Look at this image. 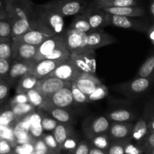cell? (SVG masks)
Returning a JSON list of instances; mask_svg holds the SVG:
<instances>
[{"label": "cell", "instance_id": "cell-14", "mask_svg": "<svg viewBox=\"0 0 154 154\" xmlns=\"http://www.w3.org/2000/svg\"><path fill=\"white\" fill-rule=\"evenodd\" d=\"M33 65H34V61H11L10 70L5 81L10 87L14 86V84L17 83L20 78L27 74L32 73Z\"/></svg>", "mask_w": 154, "mask_h": 154}, {"label": "cell", "instance_id": "cell-55", "mask_svg": "<svg viewBox=\"0 0 154 154\" xmlns=\"http://www.w3.org/2000/svg\"><path fill=\"white\" fill-rule=\"evenodd\" d=\"M150 14L152 18L154 17V0H151L150 4Z\"/></svg>", "mask_w": 154, "mask_h": 154}, {"label": "cell", "instance_id": "cell-12", "mask_svg": "<svg viewBox=\"0 0 154 154\" xmlns=\"http://www.w3.org/2000/svg\"><path fill=\"white\" fill-rule=\"evenodd\" d=\"M111 121L105 116H100L89 122H86L83 126V130L86 138L89 140L94 136L103 133H108Z\"/></svg>", "mask_w": 154, "mask_h": 154}, {"label": "cell", "instance_id": "cell-5", "mask_svg": "<svg viewBox=\"0 0 154 154\" xmlns=\"http://www.w3.org/2000/svg\"><path fill=\"white\" fill-rule=\"evenodd\" d=\"M7 17L23 19L29 21L34 3L31 0H5Z\"/></svg>", "mask_w": 154, "mask_h": 154}, {"label": "cell", "instance_id": "cell-30", "mask_svg": "<svg viewBox=\"0 0 154 154\" xmlns=\"http://www.w3.org/2000/svg\"><path fill=\"white\" fill-rule=\"evenodd\" d=\"M11 21V38L16 36L20 35L28 30L31 29L29 25L28 21L23 19H17L10 18Z\"/></svg>", "mask_w": 154, "mask_h": 154}, {"label": "cell", "instance_id": "cell-26", "mask_svg": "<svg viewBox=\"0 0 154 154\" xmlns=\"http://www.w3.org/2000/svg\"><path fill=\"white\" fill-rule=\"evenodd\" d=\"M69 29L85 32L87 34L92 32V29L90 27L88 20H87V14H86L85 11L79 14L75 15L73 20L72 21Z\"/></svg>", "mask_w": 154, "mask_h": 154}, {"label": "cell", "instance_id": "cell-49", "mask_svg": "<svg viewBox=\"0 0 154 154\" xmlns=\"http://www.w3.org/2000/svg\"><path fill=\"white\" fill-rule=\"evenodd\" d=\"M10 92V86L5 80L0 82V106L6 100Z\"/></svg>", "mask_w": 154, "mask_h": 154}, {"label": "cell", "instance_id": "cell-52", "mask_svg": "<svg viewBox=\"0 0 154 154\" xmlns=\"http://www.w3.org/2000/svg\"><path fill=\"white\" fill-rule=\"evenodd\" d=\"M146 34L147 35V37L150 39V42L153 45H154V24L152 23L149 25L148 28H147Z\"/></svg>", "mask_w": 154, "mask_h": 154}, {"label": "cell", "instance_id": "cell-28", "mask_svg": "<svg viewBox=\"0 0 154 154\" xmlns=\"http://www.w3.org/2000/svg\"><path fill=\"white\" fill-rule=\"evenodd\" d=\"M29 133L33 138L37 139L43 134L41 125V114L35 111L32 113L29 117Z\"/></svg>", "mask_w": 154, "mask_h": 154}, {"label": "cell", "instance_id": "cell-61", "mask_svg": "<svg viewBox=\"0 0 154 154\" xmlns=\"http://www.w3.org/2000/svg\"><path fill=\"white\" fill-rule=\"evenodd\" d=\"M2 81V79H1V78H0V82H1Z\"/></svg>", "mask_w": 154, "mask_h": 154}, {"label": "cell", "instance_id": "cell-9", "mask_svg": "<svg viewBox=\"0 0 154 154\" xmlns=\"http://www.w3.org/2000/svg\"><path fill=\"white\" fill-rule=\"evenodd\" d=\"M153 114H154L153 101L151 99L146 103L143 114L138 119L137 123L134 124L133 126L132 132V138L138 141V143L142 141L143 138L148 133L147 125H148L149 119Z\"/></svg>", "mask_w": 154, "mask_h": 154}, {"label": "cell", "instance_id": "cell-62", "mask_svg": "<svg viewBox=\"0 0 154 154\" xmlns=\"http://www.w3.org/2000/svg\"><path fill=\"white\" fill-rule=\"evenodd\" d=\"M8 154H14V153H8Z\"/></svg>", "mask_w": 154, "mask_h": 154}, {"label": "cell", "instance_id": "cell-11", "mask_svg": "<svg viewBox=\"0 0 154 154\" xmlns=\"http://www.w3.org/2000/svg\"><path fill=\"white\" fill-rule=\"evenodd\" d=\"M70 59L78 70L82 73L95 75L96 69V62L95 51L84 54H71Z\"/></svg>", "mask_w": 154, "mask_h": 154}, {"label": "cell", "instance_id": "cell-63", "mask_svg": "<svg viewBox=\"0 0 154 154\" xmlns=\"http://www.w3.org/2000/svg\"><path fill=\"white\" fill-rule=\"evenodd\" d=\"M57 154H60V153H57Z\"/></svg>", "mask_w": 154, "mask_h": 154}, {"label": "cell", "instance_id": "cell-16", "mask_svg": "<svg viewBox=\"0 0 154 154\" xmlns=\"http://www.w3.org/2000/svg\"><path fill=\"white\" fill-rule=\"evenodd\" d=\"M63 43L61 34H57L50 36L46 40L37 46L35 55L34 57V62L40 61L46 59L59 45Z\"/></svg>", "mask_w": 154, "mask_h": 154}, {"label": "cell", "instance_id": "cell-34", "mask_svg": "<svg viewBox=\"0 0 154 154\" xmlns=\"http://www.w3.org/2000/svg\"><path fill=\"white\" fill-rule=\"evenodd\" d=\"M11 108L13 110L14 113L17 121H18L22 117L34 112L35 109V108L33 105H32L31 104L29 103V102L28 103L14 105L11 106Z\"/></svg>", "mask_w": 154, "mask_h": 154}, {"label": "cell", "instance_id": "cell-57", "mask_svg": "<svg viewBox=\"0 0 154 154\" xmlns=\"http://www.w3.org/2000/svg\"><path fill=\"white\" fill-rule=\"evenodd\" d=\"M5 18H7V14H6L5 11H0V20L5 19Z\"/></svg>", "mask_w": 154, "mask_h": 154}, {"label": "cell", "instance_id": "cell-37", "mask_svg": "<svg viewBox=\"0 0 154 154\" xmlns=\"http://www.w3.org/2000/svg\"><path fill=\"white\" fill-rule=\"evenodd\" d=\"M26 93V96L28 97L29 103L33 105L35 108H40V107L42 106L44 101H45V98L35 88L29 90Z\"/></svg>", "mask_w": 154, "mask_h": 154}, {"label": "cell", "instance_id": "cell-47", "mask_svg": "<svg viewBox=\"0 0 154 154\" xmlns=\"http://www.w3.org/2000/svg\"><path fill=\"white\" fill-rule=\"evenodd\" d=\"M11 60L0 58V78L6 81L9 70H10Z\"/></svg>", "mask_w": 154, "mask_h": 154}, {"label": "cell", "instance_id": "cell-1", "mask_svg": "<svg viewBox=\"0 0 154 154\" xmlns=\"http://www.w3.org/2000/svg\"><path fill=\"white\" fill-rule=\"evenodd\" d=\"M29 25L32 30L52 36L63 32L64 20L59 14L44 4H34L32 14L29 21Z\"/></svg>", "mask_w": 154, "mask_h": 154}, {"label": "cell", "instance_id": "cell-44", "mask_svg": "<svg viewBox=\"0 0 154 154\" xmlns=\"http://www.w3.org/2000/svg\"><path fill=\"white\" fill-rule=\"evenodd\" d=\"M33 145H34V151L38 154H55L48 148L41 137L35 139Z\"/></svg>", "mask_w": 154, "mask_h": 154}, {"label": "cell", "instance_id": "cell-24", "mask_svg": "<svg viewBox=\"0 0 154 154\" xmlns=\"http://www.w3.org/2000/svg\"><path fill=\"white\" fill-rule=\"evenodd\" d=\"M38 81V78L33 74L29 73L24 75L17 83L16 93H26L29 90L35 88Z\"/></svg>", "mask_w": 154, "mask_h": 154}, {"label": "cell", "instance_id": "cell-54", "mask_svg": "<svg viewBox=\"0 0 154 154\" xmlns=\"http://www.w3.org/2000/svg\"><path fill=\"white\" fill-rule=\"evenodd\" d=\"M147 128H148V132H154V114H152L149 119Z\"/></svg>", "mask_w": 154, "mask_h": 154}, {"label": "cell", "instance_id": "cell-38", "mask_svg": "<svg viewBox=\"0 0 154 154\" xmlns=\"http://www.w3.org/2000/svg\"><path fill=\"white\" fill-rule=\"evenodd\" d=\"M108 95V89L102 83L100 85H99L96 89H95V90L93 93H90V94L88 95L87 96H88V99L89 101H90V102H93L104 99V98L106 97Z\"/></svg>", "mask_w": 154, "mask_h": 154}, {"label": "cell", "instance_id": "cell-13", "mask_svg": "<svg viewBox=\"0 0 154 154\" xmlns=\"http://www.w3.org/2000/svg\"><path fill=\"white\" fill-rule=\"evenodd\" d=\"M117 42L111 35L105 32L103 29L93 30L87 34V46L92 51L112 45Z\"/></svg>", "mask_w": 154, "mask_h": 154}, {"label": "cell", "instance_id": "cell-6", "mask_svg": "<svg viewBox=\"0 0 154 154\" xmlns=\"http://www.w3.org/2000/svg\"><path fill=\"white\" fill-rule=\"evenodd\" d=\"M70 87H63L49 97L45 98L43 104L39 109L47 111L53 108H61L66 109L70 107L74 102Z\"/></svg>", "mask_w": 154, "mask_h": 154}, {"label": "cell", "instance_id": "cell-46", "mask_svg": "<svg viewBox=\"0 0 154 154\" xmlns=\"http://www.w3.org/2000/svg\"><path fill=\"white\" fill-rule=\"evenodd\" d=\"M33 151H34V145L32 143L17 144L13 149V153L14 154H29Z\"/></svg>", "mask_w": 154, "mask_h": 154}, {"label": "cell", "instance_id": "cell-33", "mask_svg": "<svg viewBox=\"0 0 154 154\" xmlns=\"http://www.w3.org/2000/svg\"><path fill=\"white\" fill-rule=\"evenodd\" d=\"M132 138L123 140H114L111 141L109 147L107 150L108 154H125L128 144L131 143Z\"/></svg>", "mask_w": 154, "mask_h": 154}, {"label": "cell", "instance_id": "cell-19", "mask_svg": "<svg viewBox=\"0 0 154 154\" xmlns=\"http://www.w3.org/2000/svg\"><path fill=\"white\" fill-rule=\"evenodd\" d=\"M72 83H74L76 87L87 96L93 93L95 89L102 84L96 75L88 73H81Z\"/></svg>", "mask_w": 154, "mask_h": 154}, {"label": "cell", "instance_id": "cell-15", "mask_svg": "<svg viewBox=\"0 0 154 154\" xmlns=\"http://www.w3.org/2000/svg\"><path fill=\"white\" fill-rule=\"evenodd\" d=\"M82 72L78 70L73 62L69 59L66 61L60 63L50 75L57 78L69 82H73L75 79L80 76Z\"/></svg>", "mask_w": 154, "mask_h": 154}, {"label": "cell", "instance_id": "cell-45", "mask_svg": "<svg viewBox=\"0 0 154 154\" xmlns=\"http://www.w3.org/2000/svg\"><path fill=\"white\" fill-rule=\"evenodd\" d=\"M11 57V40L0 43V58L10 60Z\"/></svg>", "mask_w": 154, "mask_h": 154}, {"label": "cell", "instance_id": "cell-10", "mask_svg": "<svg viewBox=\"0 0 154 154\" xmlns=\"http://www.w3.org/2000/svg\"><path fill=\"white\" fill-rule=\"evenodd\" d=\"M37 46L11 40V61H34Z\"/></svg>", "mask_w": 154, "mask_h": 154}, {"label": "cell", "instance_id": "cell-3", "mask_svg": "<svg viewBox=\"0 0 154 154\" xmlns=\"http://www.w3.org/2000/svg\"><path fill=\"white\" fill-rule=\"evenodd\" d=\"M153 80L135 77L131 81L117 85L115 90L129 99H136L144 96V94L150 90Z\"/></svg>", "mask_w": 154, "mask_h": 154}, {"label": "cell", "instance_id": "cell-50", "mask_svg": "<svg viewBox=\"0 0 154 154\" xmlns=\"http://www.w3.org/2000/svg\"><path fill=\"white\" fill-rule=\"evenodd\" d=\"M28 102L29 101L26 93H16V96H14L9 102V105L11 107L14 105L28 103Z\"/></svg>", "mask_w": 154, "mask_h": 154}, {"label": "cell", "instance_id": "cell-53", "mask_svg": "<svg viewBox=\"0 0 154 154\" xmlns=\"http://www.w3.org/2000/svg\"><path fill=\"white\" fill-rule=\"evenodd\" d=\"M88 154H108V153H107L106 150H101V149L97 148V147H95L91 145Z\"/></svg>", "mask_w": 154, "mask_h": 154}, {"label": "cell", "instance_id": "cell-7", "mask_svg": "<svg viewBox=\"0 0 154 154\" xmlns=\"http://www.w3.org/2000/svg\"><path fill=\"white\" fill-rule=\"evenodd\" d=\"M108 26H114L124 29H130L146 33L149 25L144 20L136 19L135 17L119 16L108 14Z\"/></svg>", "mask_w": 154, "mask_h": 154}, {"label": "cell", "instance_id": "cell-58", "mask_svg": "<svg viewBox=\"0 0 154 154\" xmlns=\"http://www.w3.org/2000/svg\"><path fill=\"white\" fill-rule=\"evenodd\" d=\"M11 40V38H2V37H0V43L1 42H8V41H10Z\"/></svg>", "mask_w": 154, "mask_h": 154}, {"label": "cell", "instance_id": "cell-41", "mask_svg": "<svg viewBox=\"0 0 154 154\" xmlns=\"http://www.w3.org/2000/svg\"><path fill=\"white\" fill-rule=\"evenodd\" d=\"M58 123V122L53 117H50L44 114H41V125H42L43 131L53 132Z\"/></svg>", "mask_w": 154, "mask_h": 154}, {"label": "cell", "instance_id": "cell-31", "mask_svg": "<svg viewBox=\"0 0 154 154\" xmlns=\"http://www.w3.org/2000/svg\"><path fill=\"white\" fill-rule=\"evenodd\" d=\"M46 112L49 113L52 116L53 118L55 119L58 123L70 124L73 121L72 115L66 108H53L48 110Z\"/></svg>", "mask_w": 154, "mask_h": 154}, {"label": "cell", "instance_id": "cell-18", "mask_svg": "<svg viewBox=\"0 0 154 154\" xmlns=\"http://www.w3.org/2000/svg\"><path fill=\"white\" fill-rule=\"evenodd\" d=\"M85 12L92 31L103 29L104 27L108 26V13L102 11V9L96 8L91 5H89Z\"/></svg>", "mask_w": 154, "mask_h": 154}, {"label": "cell", "instance_id": "cell-43", "mask_svg": "<svg viewBox=\"0 0 154 154\" xmlns=\"http://www.w3.org/2000/svg\"><path fill=\"white\" fill-rule=\"evenodd\" d=\"M78 137L77 135L76 132L69 136L67 139L65 141L64 144H63V147H62V150H66L70 153H72L74 150V149L76 147L77 144H78Z\"/></svg>", "mask_w": 154, "mask_h": 154}, {"label": "cell", "instance_id": "cell-39", "mask_svg": "<svg viewBox=\"0 0 154 154\" xmlns=\"http://www.w3.org/2000/svg\"><path fill=\"white\" fill-rule=\"evenodd\" d=\"M41 138H42V140L44 141V142L45 143L47 146H48V148L51 150L54 153L57 154L61 153V149L59 147L58 144H57V141H56L55 138L53 135V134L51 133H47V134H42Z\"/></svg>", "mask_w": 154, "mask_h": 154}, {"label": "cell", "instance_id": "cell-17", "mask_svg": "<svg viewBox=\"0 0 154 154\" xmlns=\"http://www.w3.org/2000/svg\"><path fill=\"white\" fill-rule=\"evenodd\" d=\"M133 126L129 122H111L108 135L111 141L132 138Z\"/></svg>", "mask_w": 154, "mask_h": 154}, {"label": "cell", "instance_id": "cell-60", "mask_svg": "<svg viewBox=\"0 0 154 154\" xmlns=\"http://www.w3.org/2000/svg\"><path fill=\"white\" fill-rule=\"evenodd\" d=\"M29 154H38V153H36V152L33 151V152H32V153H29Z\"/></svg>", "mask_w": 154, "mask_h": 154}, {"label": "cell", "instance_id": "cell-40", "mask_svg": "<svg viewBox=\"0 0 154 154\" xmlns=\"http://www.w3.org/2000/svg\"><path fill=\"white\" fill-rule=\"evenodd\" d=\"M70 89L71 92H72V97H73L74 102H77V103L79 104L90 103L88 96L86 94H84L82 91H81L74 83L72 82Z\"/></svg>", "mask_w": 154, "mask_h": 154}, {"label": "cell", "instance_id": "cell-59", "mask_svg": "<svg viewBox=\"0 0 154 154\" xmlns=\"http://www.w3.org/2000/svg\"><path fill=\"white\" fill-rule=\"evenodd\" d=\"M95 2H105V1H110V0H94Z\"/></svg>", "mask_w": 154, "mask_h": 154}, {"label": "cell", "instance_id": "cell-42", "mask_svg": "<svg viewBox=\"0 0 154 154\" xmlns=\"http://www.w3.org/2000/svg\"><path fill=\"white\" fill-rule=\"evenodd\" d=\"M11 21L10 18L0 20V37L11 38Z\"/></svg>", "mask_w": 154, "mask_h": 154}, {"label": "cell", "instance_id": "cell-35", "mask_svg": "<svg viewBox=\"0 0 154 154\" xmlns=\"http://www.w3.org/2000/svg\"><path fill=\"white\" fill-rule=\"evenodd\" d=\"M90 141L92 146L107 151L111 144V140L108 136V133H103L94 136L91 139H90Z\"/></svg>", "mask_w": 154, "mask_h": 154}, {"label": "cell", "instance_id": "cell-48", "mask_svg": "<svg viewBox=\"0 0 154 154\" xmlns=\"http://www.w3.org/2000/svg\"><path fill=\"white\" fill-rule=\"evenodd\" d=\"M90 147L91 144L87 141H79L71 154H88Z\"/></svg>", "mask_w": 154, "mask_h": 154}, {"label": "cell", "instance_id": "cell-2", "mask_svg": "<svg viewBox=\"0 0 154 154\" xmlns=\"http://www.w3.org/2000/svg\"><path fill=\"white\" fill-rule=\"evenodd\" d=\"M44 5L63 17L83 13L89 5L86 0H52Z\"/></svg>", "mask_w": 154, "mask_h": 154}, {"label": "cell", "instance_id": "cell-22", "mask_svg": "<svg viewBox=\"0 0 154 154\" xmlns=\"http://www.w3.org/2000/svg\"><path fill=\"white\" fill-rule=\"evenodd\" d=\"M48 37L50 36L46 35L40 32L29 29L20 35L11 38V40L18 41V42H23V43L29 44V45H34V46H38L44 41L46 40Z\"/></svg>", "mask_w": 154, "mask_h": 154}, {"label": "cell", "instance_id": "cell-27", "mask_svg": "<svg viewBox=\"0 0 154 154\" xmlns=\"http://www.w3.org/2000/svg\"><path fill=\"white\" fill-rule=\"evenodd\" d=\"M90 5L99 9L110 7H126V6L138 5V0H110V1L105 2L93 1Z\"/></svg>", "mask_w": 154, "mask_h": 154}, {"label": "cell", "instance_id": "cell-20", "mask_svg": "<svg viewBox=\"0 0 154 154\" xmlns=\"http://www.w3.org/2000/svg\"><path fill=\"white\" fill-rule=\"evenodd\" d=\"M64 61L51 60H42L40 61L34 62L32 74L35 75L38 79L44 78L47 75H50L57 66Z\"/></svg>", "mask_w": 154, "mask_h": 154}, {"label": "cell", "instance_id": "cell-29", "mask_svg": "<svg viewBox=\"0 0 154 154\" xmlns=\"http://www.w3.org/2000/svg\"><path fill=\"white\" fill-rule=\"evenodd\" d=\"M154 56L152 54L140 67L136 78H144L154 79Z\"/></svg>", "mask_w": 154, "mask_h": 154}, {"label": "cell", "instance_id": "cell-25", "mask_svg": "<svg viewBox=\"0 0 154 154\" xmlns=\"http://www.w3.org/2000/svg\"><path fill=\"white\" fill-rule=\"evenodd\" d=\"M106 117L111 122H129L135 120V114L127 109H117L108 113Z\"/></svg>", "mask_w": 154, "mask_h": 154}, {"label": "cell", "instance_id": "cell-4", "mask_svg": "<svg viewBox=\"0 0 154 154\" xmlns=\"http://www.w3.org/2000/svg\"><path fill=\"white\" fill-rule=\"evenodd\" d=\"M63 42L71 54H84L92 51L87 46V34L69 29L61 33Z\"/></svg>", "mask_w": 154, "mask_h": 154}, {"label": "cell", "instance_id": "cell-56", "mask_svg": "<svg viewBox=\"0 0 154 154\" xmlns=\"http://www.w3.org/2000/svg\"><path fill=\"white\" fill-rule=\"evenodd\" d=\"M5 11V0H0V11Z\"/></svg>", "mask_w": 154, "mask_h": 154}, {"label": "cell", "instance_id": "cell-8", "mask_svg": "<svg viewBox=\"0 0 154 154\" xmlns=\"http://www.w3.org/2000/svg\"><path fill=\"white\" fill-rule=\"evenodd\" d=\"M71 84L72 82L63 81L51 75H47L38 79L35 89L45 99L63 87H70Z\"/></svg>", "mask_w": 154, "mask_h": 154}, {"label": "cell", "instance_id": "cell-36", "mask_svg": "<svg viewBox=\"0 0 154 154\" xmlns=\"http://www.w3.org/2000/svg\"><path fill=\"white\" fill-rule=\"evenodd\" d=\"M138 145L144 154H154V132H148Z\"/></svg>", "mask_w": 154, "mask_h": 154}, {"label": "cell", "instance_id": "cell-23", "mask_svg": "<svg viewBox=\"0 0 154 154\" xmlns=\"http://www.w3.org/2000/svg\"><path fill=\"white\" fill-rule=\"evenodd\" d=\"M52 132L53 135L55 138L56 141H57V144H58L59 147L61 149V150L65 141L69 136H71L74 133H75V129L71 126V124L61 123H59L57 125V126H56L55 129H54V131Z\"/></svg>", "mask_w": 154, "mask_h": 154}, {"label": "cell", "instance_id": "cell-51", "mask_svg": "<svg viewBox=\"0 0 154 154\" xmlns=\"http://www.w3.org/2000/svg\"><path fill=\"white\" fill-rule=\"evenodd\" d=\"M14 147L9 141L5 139H0V154H8L13 153Z\"/></svg>", "mask_w": 154, "mask_h": 154}, {"label": "cell", "instance_id": "cell-21", "mask_svg": "<svg viewBox=\"0 0 154 154\" xmlns=\"http://www.w3.org/2000/svg\"><path fill=\"white\" fill-rule=\"evenodd\" d=\"M102 11L110 14L119 15L126 17H144L145 16V10L142 7L138 5L126 6V7H110L102 8Z\"/></svg>", "mask_w": 154, "mask_h": 154}, {"label": "cell", "instance_id": "cell-32", "mask_svg": "<svg viewBox=\"0 0 154 154\" xmlns=\"http://www.w3.org/2000/svg\"><path fill=\"white\" fill-rule=\"evenodd\" d=\"M16 123L14 113L10 105L0 109V126H14Z\"/></svg>", "mask_w": 154, "mask_h": 154}]
</instances>
